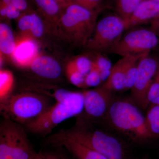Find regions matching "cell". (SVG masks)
Segmentation results:
<instances>
[{
  "mask_svg": "<svg viewBox=\"0 0 159 159\" xmlns=\"http://www.w3.org/2000/svg\"><path fill=\"white\" fill-rule=\"evenodd\" d=\"M7 6L1 3L0 6V16L2 19H6L7 16Z\"/></svg>",
  "mask_w": 159,
  "mask_h": 159,
  "instance_id": "cell-35",
  "label": "cell"
},
{
  "mask_svg": "<svg viewBox=\"0 0 159 159\" xmlns=\"http://www.w3.org/2000/svg\"><path fill=\"white\" fill-rule=\"evenodd\" d=\"M113 93L103 85L94 89L83 91V111L85 113V117L83 118L90 121L92 119H105L115 99Z\"/></svg>",
  "mask_w": 159,
  "mask_h": 159,
  "instance_id": "cell-10",
  "label": "cell"
},
{
  "mask_svg": "<svg viewBox=\"0 0 159 159\" xmlns=\"http://www.w3.org/2000/svg\"><path fill=\"white\" fill-rule=\"evenodd\" d=\"M103 0H69L70 2L75 3L86 9L92 10H102Z\"/></svg>",
  "mask_w": 159,
  "mask_h": 159,
  "instance_id": "cell-28",
  "label": "cell"
},
{
  "mask_svg": "<svg viewBox=\"0 0 159 159\" xmlns=\"http://www.w3.org/2000/svg\"><path fill=\"white\" fill-rule=\"evenodd\" d=\"M46 23L39 12L31 10L23 13L17 20V28L20 34L28 35L39 41L45 33Z\"/></svg>",
  "mask_w": 159,
  "mask_h": 159,
  "instance_id": "cell-13",
  "label": "cell"
},
{
  "mask_svg": "<svg viewBox=\"0 0 159 159\" xmlns=\"http://www.w3.org/2000/svg\"><path fill=\"white\" fill-rule=\"evenodd\" d=\"M23 13L10 4L7 6L6 19L9 20H18L22 15Z\"/></svg>",
  "mask_w": 159,
  "mask_h": 159,
  "instance_id": "cell-30",
  "label": "cell"
},
{
  "mask_svg": "<svg viewBox=\"0 0 159 159\" xmlns=\"http://www.w3.org/2000/svg\"><path fill=\"white\" fill-rule=\"evenodd\" d=\"M93 61L94 66L99 71L102 82H105L109 77L112 68L110 60L100 53H98Z\"/></svg>",
  "mask_w": 159,
  "mask_h": 159,
  "instance_id": "cell-23",
  "label": "cell"
},
{
  "mask_svg": "<svg viewBox=\"0 0 159 159\" xmlns=\"http://www.w3.org/2000/svg\"><path fill=\"white\" fill-rule=\"evenodd\" d=\"M148 127L153 139L159 137V119L148 124Z\"/></svg>",
  "mask_w": 159,
  "mask_h": 159,
  "instance_id": "cell-32",
  "label": "cell"
},
{
  "mask_svg": "<svg viewBox=\"0 0 159 159\" xmlns=\"http://www.w3.org/2000/svg\"><path fill=\"white\" fill-rule=\"evenodd\" d=\"M51 99L40 94L23 91L0 102V111L4 119L22 125L45 111L51 105Z\"/></svg>",
  "mask_w": 159,
  "mask_h": 159,
  "instance_id": "cell-4",
  "label": "cell"
},
{
  "mask_svg": "<svg viewBox=\"0 0 159 159\" xmlns=\"http://www.w3.org/2000/svg\"><path fill=\"white\" fill-rule=\"evenodd\" d=\"M60 157L61 159H69L67 157H66L64 155L61 154L60 155Z\"/></svg>",
  "mask_w": 159,
  "mask_h": 159,
  "instance_id": "cell-39",
  "label": "cell"
},
{
  "mask_svg": "<svg viewBox=\"0 0 159 159\" xmlns=\"http://www.w3.org/2000/svg\"><path fill=\"white\" fill-rule=\"evenodd\" d=\"M43 159H61L60 156L48 152H40Z\"/></svg>",
  "mask_w": 159,
  "mask_h": 159,
  "instance_id": "cell-33",
  "label": "cell"
},
{
  "mask_svg": "<svg viewBox=\"0 0 159 159\" xmlns=\"http://www.w3.org/2000/svg\"><path fill=\"white\" fill-rule=\"evenodd\" d=\"M143 1L144 0H116V8L118 16L125 21Z\"/></svg>",
  "mask_w": 159,
  "mask_h": 159,
  "instance_id": "cell-22",
  "label": "cell"
},
{
  "mask_svg": "<svg viewBox=\"0 0 159 159\" xmlns=\"http://www.w3.org/2000/svg\"><path fill=\"white\" fill-rule=\"evenodd\" d=\"M157 1H158V2H159V0H157Z\"/></svg>",
  "mask_w": 159,
  "mask_h": 159,
  "instance_id": "cell-40",
  "label": "cell"
},
{
  "mask_svg": "<svg viewBox=\"0 0 159 159\" xmlns=\"http://www.w3.org/2000/svg\"><path fill=\"white\" fill-rule=\"evenodd\" d=\"M159 43L155 32L146 29H139L129 32L108 52L122 57L127 55L143 56L149 54Z\"/></svg>",
  "mask_w": 159,
  "mask_h": 159,
  "instance_id": "cell-8",
  "label": "cell"
},
{
  "mask_svg": "<svg viewBox=\"0 0 159 159\" xmlns=\"http://www.w3.org/2000/svg\"><path fill=\"white\" fill-rule=\"evenodd\" d=\"M70 62L77 70L85 76L91 71L93 67V60L85 55L76 56Z\"/></svg>",
  "mask_w": 159,
  "mask_h": 159,
  "instance_id": "cell-25",
  "label": "cell"
},
{
  "mask_svg": "<svg viewBox=\"0 0 159 159\" xmlns=\"http://www.w3.org/2000/svg\"><path fill=\"white\" fill-rule=\"evenodd\" d=\"M61 7H63L70 3L69 0H55Z\"/></svg>",
  "mask_w": 159,
  "mask_h": 159,
  "instance_id": "cell-36",
  "label": "cell"
},
{
  "mask_svg": "<svg viewBox=\"0 0 159 159\" xmlns=\"http://www.w3.org/2000/svg\"><path fill=\"white\" fill-rule=\"evenodd\" d=\"M33 159H43V158L40 152L39 153H37V155L35 156V157Z\"/></svg>",
  "mask_w": 159,
  "mask_h": 159,
  "instance_id": "cell-38",
  "label": "cell"
},
{
  "mask_svg": "<svg viewBox=\"0 0 159 159\" xmlns=\"http://www.w3.org/2000/svg\"><path fill=\"white\" fill-rule=\"evenodd\" d=\"M156 1H157V0H156Z\"/></svg>",
  "mask_w": 159,
  "mask_h": 159,
  "instance_id": "cell-41",
  "label": "cell"
},
{
  "mask_svg": "<svg viewBox=\"0 0 159 159\" xmlns=\"http://www.w3.org/2000/svg\"><path fill=\"white\" fill-rule=\"evenodd\" d=\"M70 139L87 146L107 159H128V148L121 139L99 129L91 121L82 117L77 119L73 127L58 131L46 139V145L64 140Z\"/></svg>",
  "mask_w": 159,
  "mask_h": 159,
  "instance_id": "cell-1",
  "label": "cell"
},
{
  "mask_svg": "<svg viewBox=\"0 0 159 159\" xmlns=\"http://www.w3.org/2000/svg\"><path fill=\"white\" fill-rule=\"evenodd\" d=\"M151 24L154 31L159 30V14L151 21Z\"/></svg>",
  "mask_w": 159,
  "mask_h": 159,
  "instance_id": "cell-34",
  "label": "cell"
},
{
  "mask_svg": "<svg viewBox=\"0 0 159 159\" xmlns=\"http://www.w3.org/2000/svg\"><path fill=\"white\" fill-rule=\"evenodd\" d=\"M11 1L12 0H1V3L8 6L11 4Z\"/></svg>",
  "mask_w": 159,
  "mask_h": 159,
  "instance_id": "cell-37",
  "label": "cell"
},
{
  "mask_svg": "<svg viewBox=\"0 0 159 159\" xmlns=\"http://www.w3.org/2000/svg\"><path fill=\"white\" fill-rule=\"evenodd\" d=\"M159 64V61L150 57L149 54L143 56L139 60L136 79L130 90V99L143 110H145L149 105L148 91Z\"/></svg>",
  "mask_w": 159,
  "mask_h": 159,
  "instance_id": "cell-9",
  "label": "cell"
},
{
  "mask_svg": "<svg viewBox=\"0 0 159 159\" xmlns=\"http://www.w3.org/2000/svg\"><path fill=\"white\" fill-rule=\"evenodd\" d=\"M125 30V21L119 16H105L97 22L85 47L97 53L108 51L121 38Z\"/></svg>",
  "mask_w": 159,
  "mask_h": 159,
  "instance_id": "cell-7",
  "label": "cell"
},
{
  "mask_svg": "<svg viewBox=\"0 0 159 159\" xmlns=\"http://www.w3.org/2000/svg\"><path fill=\"white\" fill-rule=\"evenodd\" d=\"M39 13L46 22L54 25L59 29V22L62 7L55 0H33Z\"/></svg>",
  "mask_w": 159,
  "mask_h": 159,
  "instance_id": "cell-17",
  "label": "cell"
},
{
  "mask_svg": "<svg viewBox=\"0 0 159 159\" xmlns=\"http://www.w3.org/2000/svg\"><path fill=\"white\" fill-rule=\"evenodd\" d=\"M66 73L71 84L79 88L84 89L85 75L77 70L70 61L66 66Z\"/></svg>",
  "mask_w": 159,
  "mask_h": 159,
  "instance_id": "cell-24",
  "label": "cell"
},
{
  "mask_svg": "<svg viewBox=\"0 0 159 159\" xmlns=\"http://www.w3.org/2000/svg\"><path fill=\"white\" fill-rule=\"evenodd\" d=\"M24 91L46 96L61 103L70 104L84 101L82 93L72 92L53 84L39 81H27L24 85Z\"/></svg>",
  "mask_w": 159,
  "mask_h": 159,
  "instance_id": "cell-11",
  "label": "cell"
},
{
  "mask_svg": "<svg viewBox=\"0 0 159 159\" xmlns=\"http://www.w3.org/2000/svg\"><path fill=\"white\" fill-rule=\"evenodd\" d=\"M37 154L22 124L4 119L0 125V159H33Z\"/></svg>",
  "mask_w": 159,
  "mask_h": 159,
  "instance_id": "cell-5",
  "label": "cell"
},
{
  "mask_svg": "<svg viewBox=\"0 0 159 159\" xmlns=\"http://www.w3.org/2000/svg\"><path fill=\"white\" fill-rule=\"evenodd\" d=\"M38 41L28 35L20 34L16 39V46L10 58L20 68H29L31 62L39 55Z\"/></svg>",
  "mask_w": 159,
  "mask_h": 159,
  "instance_id": "cell-12",
  "label": "cell"
},
{
  "mask_svg": "<svg viewBox=\"0 0 159 159\" xmlns=\"http://www.w3.org/2000/svg\"><path fill=\"white\" fill-rule=\"evenodd\" d=\"M83 110L84 101L70 104L56 102L38 116L26 123V128L33 133L46 136L61 123L78 116Z\"/></svg>",
  "mask_w": 159,
  "mask_h": 159,
  "instance_id": "cell-6",
  "label": "cell"
},
{
  "mask_svg": "<svg viewBox=\"0 0 159 159\" xmlns=\"http://www.w3.org/2000/svg\"><path fill=\"white\" fill-rule=\"evenodd\" d=\"M16 39L10 26L7 23L0 24V54L1 57H11L16 46Z\"/></svg>",
  "mask_w": 159,
  "mask_h": 159,
  "instance_id": "cell-19",
  "label": "cell"
},
{
  "mask_svg": "<svg viewBox=\"0 0 159 159\" xmlns=\"http://www.w3.org/2000/svg\"><path fill=\"white\" fill-rule=\"evenodd\" d=\"M124 57L125 58V90H131L134 86L138 74L139 61L143 56L127 55Z\"/></svg>",
  "mask_w": 159,
  "mask_h": 159,
  "instance_id": "cell-20",
  "label": "cell"
},
{
  "mask_svg": "<svg viewBox=\"0 0 159 159\" xmlns=\"http://www.w3.org/2000/svg\"><path fill=\"white\" fill-rule=\"evenodd\" d=\"M145 118L147 125L150 122L159 119V105L151 104Z\"/></svg>",
  "mask_w": 159,
  "mask_h": 159,
  "instance_id": "cell-29",
  "label": "cell"
},
{
  "mask_svg": "<svg viewBox=\"0 0 159 159\" xmlns=\"http://www.w3.org/2000/svg\"><path fill=\"white\" fill-rule=\"evenodd\" d=\"M29 68L38 77L52 80L60 77L62 71L61 66L56 59L41 54L32 61Z\"/></svg>",
  "mask_w": 159,
  "mask_h": 159,
  "instance_id": "cell-14",
  "label": "cell"
},
{
  "mask_svg": "<svg viewBox=\"0 0 159 159\" xmlns=\"http://www.w3.org/2000/svg\"><path fill=\"white\" fill-rule=\"evenodd\" d=\"M11 5L23 13L31 11L27 0H12Z\"/></svg>",
  "mask_w": 159,
  "mask_h": 159,
  "instance_id": "cell-31",
  "label": "cell"
},
{
  "mask_svg": "<svg viewBox=\"0 0 159 159\" xmlns=\"http://www.w3.org/2000/svg\"><path fill=\"white\" fill-rule=\"evenodd\" d=\"M14 84V75L8 70H0V102L5 101L11 96Z\"/></svg>",
  "mask_w": 159,
  "mask_h": 159,
  "instance_id": "cell-21",
  "label": "cell"
},
{
  "mask_svg": "<svg viewBox=\"0 0 159 159\" xmlns=\"http://www.w3.org/2000/svg\"><path fill=\"white\" fill-rule=\"evenodd\" d=\"M159 14V2L144 0L125 21V29L151 21Z\"/></svg>",
  "mask_w": 159,
  "mask_h": 159,
  "instance_id": "cell-15",
  "label": "cell"
},
{
  "mask_svg": "<svg viewBox=\"0 0 159 159\" xmlns=\"http://www.w3.org/2000/svg\"><path fill=\"white\" fill-rule=\"evenodd\" d=\"M140 110L130 98L114 99L105 120L112 128L133 142L145 143L153 138Z\"/></svg>",
  "mask_w": 159,
  "mask_h": 159,
  "instance_id": "cell-2",
  "label": "cell"
},
{
  "mask_svg": "<svg viewBox=\"0 0 159 159\" xmlns=\"http://www.w3.org/2000/svg\"><path fill=\"white\" fill-rule=\"evenodd\" d=\"M101 11H92L70 2L62 8L59 30L74 45L85 47L93 33Z\"/></svg>",
  "mask_w": 159,
  "mask_h": 159,
  "instance_id": "cell-3",
  "label": "cell"
},
{
  "mask_svg": "<svg viewBox=\"0 0 159 159\" xmlns=\"http://www.w3.org/2000/svg\"><path fill=\"white\" fill-rule=\"evenodd\" d=\"M125 58L122 57L113 66L108 79L103 85L112 92L125 90Z\"/></svg>",
  "mask_w": 159,
  "mask_h": 159,
  "instance_id": "cell-18",
  "label": "cell"
},
{
  "mask_svg": "<svg viewBox=\"0 0 159 159\" xmlns=\"http://www.w3.org/2000/svg\"><path fill=\"white\" fill-rule=\"evenodd\" d=\"M148 100L149 105H159V64L156 74L148 91Z\"/></svg>",
  "mask_w": 159,
  "mask_h": 159,
  "instance_id": "cell-26",
  "label": "cell"
},
{
  "mask_svg": "<svg viewBox=\"0 0 159 159\" xmlns=\"http://www.w3.org/2000/svg\"><path fill=\"white\" fill-rule=\"evenodd\" d=\"M48 146L63 147L76 159H107L87 146L70 139H64L50 143Z\"/></svg>",
  "mask_w": 159,
  "mask_h": 159,
  "instance_id": "cell-16",
  "label": "cell"
},
{
  "mask_svg": "<svg viewBox=\"0 0 159 159\" xmlns=\"http://www.w3.org/2000/svg\"><path fill=\"white\" fill-rule=\"evenodd\" d=\"M102 82L99 71L93 64L91 71L85 76L84 89L97 86Z\"/></svg>",
  "mask_w": 159,
  "mask_h": 159,
  "instance_id": "cell-27",
  "label": "cell"
}]
</instances>
